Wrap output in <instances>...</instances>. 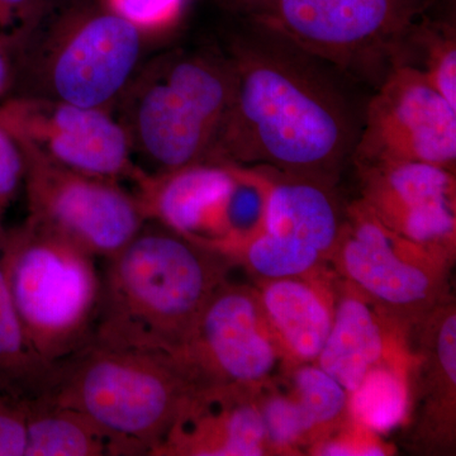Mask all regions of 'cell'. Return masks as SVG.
I'll return each mask as SVG.
<instances>
[{
	"mask_svg": "<svg viewBox=\"0 0 456 456\" xmlns=\"http://www.w3.org/2000/svg\"><path fill=\"white\" fill-rule=\"evenodd\" d=\"M338 279L331 265L305 277L257 281L285 371L316 362L334 321Z\"/></svg>",
	"mask_w": 456,
	"mask_h": 456,
	"instance_id": "obj_18",
	"label": "cell"
},
{
	"mask_svg": "<svg viewBox=\"0 0 456 456\" xmlns=\"http://www.w3.org/2000/svg\"><path fill=\"white\" fill-rule=\"evenodd\" d=\"M55 374L56 364L42 358L29 341L0 266V395L18 404L45 399Z\"/></svg>",
	"mask_w": 456,
	"mask_h": 456,
	"instance_id": "obj_20",
	"label": "cell"
},
{
	"mask_svg": "<svg viewBox=\"0 0 456 456\" xmlns=\"http://www.w3.org/2000/svg\"><path fill=\"white\" fill-rule=\"evenodd\" d=\"M141 35L107 8L70 18L47 64L55 98L106 108L130 79L140 56Z\"/></svg>",
	"mask_w": 456,
	"mask_h": 456,
	"instance_id": "obj_13",
	"label": "cell"
},
{
	"mask_svg": "<svg viewBox=\"0 0 456 456\" xmlns=\"http://www.w3.org/2000/svg\"><path fill=\"white\" fill-rule=\"evenodd\" d=\"M411 66L456 107V25L452 8L434 0L410 26L395 64ZM393 66V68H395Z\"/></svg>",
	"mask_w": 456,
	"mask_h": 456,
	"instance_id": "obj_21",
	"label": "cell"
},
{
	"mask_svg": "<svg viewBox=\"0 0 456 456\" xmlns=\"http://www.w3.org/2000/svg\"><path fill=\"white\" fill-rule=\"evenodd\" d=\"M31 3L32 0H0V27L7 28L13 26L23 17Z\"/></svg>",
	"mask_w": 456,
	"mask_h": 456,
	"instance_id": "obj_32",
	"label": "cell"
},
{
	"mask_svg": "<svg viewBox=\"0 0 456 456\" xmlns=\"http://www.w3.org/2000/svg\"><path fill=\"white\" fill-rule=\"evenodd\" d=\"M283 375L289 380V392L310 422V445L350 416L349 393L316 362L297 365Z\"/></svg>",
	"mask_w": 456,
	"mask_h": 456,
	"instance_id": "obj_25",
	"label": "cell"
},
{
	"mask_svg": "<svg viewBox=\"0 0 456 456\" xmlns=\"http://www.w3.org/2000/svg\"><path fill=\"white\" fill-rule=\"evenodd\" d=\"M25 158L20 143L0 119V207L7 208L23 185Z\"/></svg>",
	"mask_w": 456,
	"mask_h": 456,
	"instance_id": "obj_30",
	"label": "cell"
},
{
	"mask_svg": "<svg viewBox=\"0 0 456 456\" xmlns=\"http://www.w3.org/2000/svg\"><path fill=\"white\" fill-rule=\"evenodd\" d=\"M408 351V330L399 326L338 277L334 321L316 360L351 393L384 360Z\"/></svg>",
	"mask_w": 456,
	"mask_h": 456,
	"instance_id": "obj_17",
	"label": "cell"
},
{
	"mask_svg": "<svg viewBox=\"0 0 456 456\" xmlns=\"http://www.w3.org/2000/svg\"><path fill=\"white\" fill-rule=\"evenodd\" d=\"M261 167L269 178L264 232L311 246L331 263L346 221L338 185Z\"/></svg>",
	"mask_w": 456,
	"mask_h": 456,
	"instance_id": "obj_19",
	"label": "cell"
},
{
	"mask_svg": "<svg viewBox=\"0 0 456 456\" xmlns=\"http://www.w3.org/2000/svg\"><path fill=\"white\" fill-rule=\"evenodd\" d=\"M188 0H104L106 8L141 33L167 31L178 22Z\"/></svg>",
	"mask_w": 456,
	"mask_h": 456,
	"instance_id": "obj_29",
	"label": "cell"
},
{
	"mask_svg": "<svg viewBox=\"0 0 456 456\" xmlns=\"http://www.w3.org/2000/svg\"><path fill=\"white\" fill-rule=\"evenodd\" d=\"M25 158L28 220L65 237L99 259H110L143 228L134 194L114 180L61 167L31 147Z\"/></svg>",
	"mask_w": 456,
	"mask_h": 456,
	"instance_id": "obj_8",
	"label": "cell"
},
{
	"mask_svg": "<svg viewBox=\"0 0 456 456\" xmlns=\"http://www.w3.org/2000/svg\"><path fill=\"white\" fill-rule=\"evenodd\" d=\"M227 55L235 94L215 160L338 185L364 121L362 84L250 17L242 18Z\"/></svg>",
	"mask_w": 456,
	"mask_h": 456,
	"instance_id": "obj_1",
	"label": "cell"
},
{
	"mask_svg": "<svg viewBox=\"0 0 456 456\" xmlns=\"http://www.w3.org/2000/svg\"><path fill=\"white\" fill-rule=\"evenodd\" d=\"M408 440L428 454L456 445V305L444 302L408 329Z\"/></svg>",
	"mask_w": 456,
	"mask_h": 456,
	"instance_id": "obj_14",
	"label": "cell"
},
{
	"mask_svg": "<svg viewBox=\"0 0 456 456\" xmlns=\"http://www.w3.org/2000/svg\"><path fill=\"white\" fill-rule=\"evenodd\" d=\"M311 455H391L393 449L377 432L347 417L342 424L308 446Z\"/></svg>",
	"mask_w": 456,
	"mask_h": 456,
	"instance_id": "obj_28",
	"label": "cell"
},
{
	"mask_svg": "<svg viewBox=\"0 0 456 456\" xmlns=\"http://www.w3.org/2000/svg\"><path fill=\"white\" fill-rule=\"evenodd\" d=\"M25 456H116L112 443L94 422L45 399L22 404Z\"/></svg>",
	"mask_w": 456,
	"mask_h": 456,
	"instance_id": "obj_22",
	"label": "cell"
},
{
	"mask_svg": "<svg viewBox=\"0 0 456 456\" xmlns=\"http://www.w3.org/2000/svg\"><path fill=\"white\" fill-rule=\"evenodd\" d=\"M235 266L228 255L169 228H142L107 260L93 342L176 358Z\"/></svg>",
	"mask_w": 456,
	"mask_h": 456,
	"instance_id": "obj_2",
	"label": "cell"
},
{
	"mask_svg": "<svg viewBox=\"0 0 456 456\" xmlns=\"http://www.w3.org/2000/svg\"><path fill=\"white\" fill-rule=\"evenodd\" d=\"M410 362L408 347L407 353L384 360L365 375L358 388L349 393V415L354 421L379 435L407 421Z\"/></svg>",
	"mask_w": 456,
	"mask_h": 456,
	"instance_id": "obj_23",
	"label": "cell"
},
{
	"mask_svg": "<svg viewBox=\"0 0 456 456\" xmlns=\"http://www.w3.org/2000/svg\"><path fill=\"white\" fill-rule=\"evenodd\" d=\"M268 191L264 167L235 164V183L224 208V239L212 248L230 253L264 232Z\"/></svg>",
	"mask_w": 456,
	"mask_h": 456,
	"instance_id": "obj_26",
	"label": "cell"
},
{
	"mask_svg": "<svg viewBox=\"0 0 456 456\" xmlns=\"http://www.w3.org/2000/svg\"><path fill=\"white\" fill-rule=\"evenodd\" d=\"M9 86H11V65H9L8 57L0 44V97L7 92Z\"/></svg>",
	"mask_w": 456,
	"mask_h": 456,
	"instance_id": "obj_33",
	"label": "cell"
},
{
	"mask_svg": "<svg viewBox=\"0 0 456 456\" xmlns=\"http://www.w3.org/2000/svg\"><path fill=\"white\" fill-rule=\"evenodd\" d=\"M0 119L20 145L68 169L114 182H134L142 170L132 163L128 132L104 108L23 97L3 103Z\"/></svg>",
	"mask_w": 456,
	"mask_h": 456,
	"instance_id": "obj_11",
	"label": "cell"
},
{
	"mask_svg": "<svg viewBox=\"0 0 456 456\" xmlns=\"http://www.w3.org/2000/svg\"><path fill=\"white\" fill-rule=\"evenodd\" d=\"M257 392L204 389L191 393L152 456L268 455Z\"/></svg>",
	"mask_w": 456,
	"mask_h": 456,
	"instance_id": "obj_16",
	"label": "cell"
},
{
	"mask_svg": "<svg viewBox=\"0 0 456 456\" xmlns=\"http://www.w3.org/2000/svg\"><path fill=\"white\" fill-rule=\"evenodd\" d=\"M403 161L456 170V107L421 71L398 65L369 95L351 167Z\"/></svg>",
	"mask_w": 456,
	"mask_h": 456,
	"instance_id": "obj_10",
	"label": "cell"
},
{
	"mask_svg": "<svg viewBox=\"0 0 456 456\" xmlns=\"http://www.w3.org/2000/svg\"><path fill=\"white\" fill-rule=\"evenodd\" d=\"M27 432L22 404L0 395V456H25Z\"/></svg>",
	"mask_w": 456,
	"mask_h": 456,
	"instance_id": "obj_31",
	"label": "cell"
},
{
	"mask_svg": "<svg viewBox=\"0 0 456 456\" xmlns=\"http://www.w3.org/2000/svg\"><path fill=\"white\" fill-rule=\"evenodd\" d=\"M235 94L227 53H176L147 77L134 104L141 149L155 173L216 161V149Z\"/></svg>",
	"mask_w": 456,
	"mask_h": 456,
	"instance_id": "obj_5",
	"label": "cell"
},
{
	"mask_svg": "<svg viewBox=\"0 0 456 456\" xmlns=\"http://www.w3.org/2000/svg\"><path fill=\"white\" fill-rule=\"evenodd\" d=\"M454 263L399 236L360 198L347 203L344 231L331 259L338 277L407 330L452 299Z\"/></svg>",
	"mask_w": 456,
	"mask_h": 456,
	"instance_id": "obj_7",
	"label": "cell"
},
{
	"mask_svg": "<svg viewBox=\"0 0 456 456\" xmlns=\"http://www.w3.org/2000/svg\"><path fill=\"white\" fill-rule=\"evenodd\" d=\"M226 255L235 261L236 266H244L257 281L305 277L331 266L311 246L266 232H261Z\"/></svg>",
	"mask_w": 456,
	"mask_h": 456,
	"instance_id": "obj_24",
	"label": "cell"
},
{
	"mask_svg": "<svg viewBox=\"0 0 456 456\" xmlns=\"http://www.w3.org/2000/svg\"><path fill=\"white\" fill-rule=\"evenodd\" d=\"M196 391H259L285 373L283 356L256 288L227 281L207 303L176 356Z\"/></svg>",
	"mask_w": 456,
	"mask_h": 456,
	"instance_id": "obj_9",
	"label": "cell"
},
{
	"mask_svg": "<svg viewBox=\"0 0 456 456\" xmlns=\"http://www.w3.org/2000/svg\"><path fill=\"white\" fill-rule=\"evenodd\" d=\"M3 212H4V208L3 207H0V242H2L3 235H4V232H3L2 230V215Z\"/></svg>",
	"mask_w": 456,
	"mask_h": 456,
	"instance_id": "obj_34",
	"label": "cell"
},
{
	"mask_svg": "<svg viewBox=\"0 0 456 456\" xmlns=\"http://www.w3.org/2000/svg\"><path fill=\"white\" fill-rule=\"evenodd\" d=\"M278 380L279 378L257 392L268 452L298 454L301 446H310L312 428L292 393L281 391Z\"/></svg>",
	"mask_w": 456,
	"mask_h": 456,
	"instance_id": "obj_27",
	"label": "cell"
},
{
	"mask_svg": "<svg viewBox=\"0 0 456 456\" xmlns=\"http://www.w3.org/2000/svg\"><path fill=\"white\" fill-rule=\"evenodd\" d=\"M194 391L174 356L92 342L57 362L45 401L94 422L116 456H152Z\"/></svg>",
	"mask_w": 456,
	"mask_h": 456,
	"instance_id": "obj_3",
	"label": "cell"
},
{
	"mask_svg": "<svg viewBox=\"0 0 456 456\" xmlns=\"http://www.w3.org/2000/svg\"><path fill=\"white\" fill-rule=\"evenodd\" d=\"M134 183L146 221L159 222L208 248L224 241V208L235 183V164L204 161L164 173L141 170Z\"/></svg>",
	"mask_w": 456,
	"mask_h": 456,
	"instance_id": "obj_15",
	"label": "cell"
},
{
	"mask_svg": "<svg viewBox=\"0 0 456 456\" xmlns=\"http://www.w3.org/2000/svg\"><path fill=\"white\" fill-rule=\"evenodd\" d=\"M265 23L375 90L395 64L404 35L434 0H236Z\"/></svg>",
	"mask_w": 456,
	"mask_h": 456,
	"instance_id": "obj_6",
	"label": "cell"
},
{
	"mask_svg": "<svg viewBox=\"0 0 456 456\" xmlns=\"http://www.w3.org/2000/svg\"><path fill=\"white\" fill-rule=\"evenodd\" d=\"M360 200L399 236L455 261V171L403 161L354 167Z\"/></svg>",
	"mask_w": 456,
	"mask_h": 456,
	"instance_id": "obj_12",
	"label": "cell"
},
{
	"mask_svg": "<svg viewBox=\"0 0 456 456\" xmlns=\"http://www.w3.org/2000/svg\"><path fill=\"white\" fill-rule=\"evenodd\" d=\"M94 255L27 220L4 232L0 266L36 351L57 364L92 344L102 274Z\"/></svg>",
	"mask_w": 456,
	"mask_h": 456,
	"instance_id": "obj_4",
	"label": "cell"
}]
</instances>
